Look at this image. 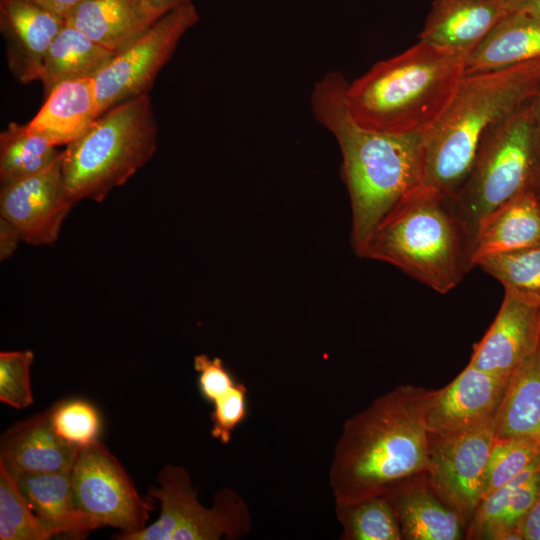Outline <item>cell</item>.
<instances>
[{
	"instance_id": "obj_1",
	"label": "cell",
	"mask_w": 540,
	"mask_h": 540,
	"mask_svg": "<svg viewBox=\"0 0 540 540\" xmlns=\"http://www.w3.org/2000/svg\"><path fill=\"white\" fill-rule=\"evenodd\" d=\"M348 83L339 71L328 72L314 85L311 106L340 147L352 210V244L362 257L376 227L423 182L425 135L387 134L360 125L346 104Z\"/></svg>"
},
{
	"instance_id": "obj_2",
	"label": "cell",
	"mask_w": 540,
	"mask_h": 540,
	"mask_svg": "<svg viewBox=\"0 0 540 540\" xmlns=\"http://www.w3.org/2000/svg\"><path fill=\"white\" fill-rule=\"evenodd\" d=\"M428 392L398 385L343 423L329 469L335 503L384 495L399 482L427 471Z\"/></svg>"
},
{
	"instance_id": "obj_3",
	"label": "cell",
	"mask_w": 540,
	"mask_h": 540,
	"mask_svg": "<svg viewBox=\"0 0 540 540\" xmlns=\"http://www.w3.org/2000/svg\"><path fill=\"white\" fill-rule=\"evenodd\" d=\"M465 66V57L419 40L348 83V110L356 122L374 131L426 135L454 99Z\"/></svg>"
},
{
	"instance_id": "obj_4",
	"label": "cell",
	"mask_w": 540,
	"mask_h": 540,
	"mask_svg": "<svg viewBox=\"0 0 540 540\" xmlns=\"http://www.w3.org/2000/svg\"><path fill=\"white\" fill-rule=\"evenodd\" d=\"M540 88V59L466 74L424 139L423 182L454 195L467 177L484 136L530 102Z\"/></svg>"
},
{
	"instance_id": "obj_5",
	"label": "cell",
	"mask_w": 540,
	"mask_h": 540,
	"mask_svg": "<svg viewBox=\"0 0 540 540\" xmlns=\"http://www.w3.org/2000/svg\"><path fill=\"white\" fill-rule=\"evenodd\" d=\"M362 257L390 263L440 294L454 289L471 270L453 196L424 183L381 221Z\"/></svg>"
},
{
	"instance_id": "obj_6",
	"label": "cell",
	"mask_w": 540,
	"mask_h": 540,
	"mask_svg": "<svg viewBox=\"0 0 540 540\" xmlns=\"http://www.w3.org/2000/svg\"><path fill=\"white\" fill-rule=\"evenodd\" d=\"M158 128L149 94L121 102L66 145L62 173L69 197L102 202L154 155Z\"/></svg>"
},
{
	"instance_id": "obj_7",
	"label": "cell",
	"mask_w": 540,
	"mask_h": 540,
	"mask_svg": "<svg viewBox=\"0 0 540 540\" xmlns=\"http://www.w3.org/2000/svg\"><path fill=\"white\" fill-rule=\"evenodd\" d=\"M527 191L540 196V126L530 102L484 136L467 177L453 195L469 257L482 218Z\"/></svg>"
},
{
	"instance_id": "obj_8",
	"label": "cell",
	"mask_w": 540,
	"mask_h": 540,
	"mask_svg": "<svg viewBox=\"0 0 540 540\" xmlns=\"http://www.w3.org/2000/svg\"><path fill=\"white\" fill-rule=\"evenodd\" d=\"M157 481L159 486H152L148 495L160 503L159 518L140 531L117 533L114 539L237 540L250 532L249 507L234 489H219L213 495V505L205 507L184 467L165 465L159 471Z\"/></svg>"
},
{
	"instance_id": "obj_9",
	"label": "cell",
	"mask_w": 540,
	"mask_h": 540,
	"mask_svg": "<svg viewBox=\"0 0 540 540\" xmlns=\"http://www.w3.org/2000/svg\"><path fill=\"white\" fill-rule=\"evenodd\" d=\"M71 485L76 510L97 528L111 526L130 534L147 526L154 499L137 492L119 460L98 439L79 448Z\"/></svg>"
},
{
	"instance_id": "obj_10",
	"label": "cell",
	"mask_w": 540,
	"mask_h": 540,
	"mask_svg": "<svg viewBox=\"0 0 540 540\" xmlns=\"http://www.w3.org/2000/svg\"><path fill=\"white\" fill-rule=\"evenodd\" d=\"M199 21L193 2L180 5L155 21L96 75L100 115L131 98L149 94L154 81L173 55L182 36Z\"/></svg>"
},
{
	"instance_id": "obj_11",
	"label": "cell",
	"mask_w": 540,
	"mask_h": 540,
	"mask_svg": "<svg viewBox=\"0 0 540 540\" xmlns=\"http://www.w3.org/2000/svg\"><path fill=\"white\" fill-rule=\"evenodd\" d=\"M494 439L492 423L448 434H428V480L466 527L482 501Z\"/></svg>"
},
{
	"instance_id": "obj_12",
	"label": "cell",
	"mask_w": 540,
	"mask_h": 540,
	"mask_svg": "<svg viewBox=\"0 0 540 540\" xmlns=\"http://www.w3.org/2000/svg\"><path fill=\"white\" fill-rule=\"evenodd\" d=\"M62 156L43 171L1 188L0 217L19 231L22 241L52 245L75 202L62 173Z\"/></svg>"
},
{
	"instance_id": "obj_13",
	"label": "cell",
	"mask_w": 540,
	"mask_h": 540,
	"mask_svg": "<svg viewBox=\"0 0 540 540\" xmlns=\"http://www.w3.org/2000/svg\"><path fill=\"white\" fill-rule=\"evenodd\" d=\"M508 380L471 364L440 390H429L424 407L428 434H448L493 423Z\"/></svg>"
},
{
	"instance_id": "obj_14",
	"label": "cell",
	"mask_w": 540,
	"mask_h": 540,
	"mask_svg": "<svg viewBox=\"0 0 540 540\" xmlns=\"http://www.w3.org/2000/svg\"><path fill=\"white\" fill-rule=\"evenodd\" d=\"M540 342V303L505 290L499 311L469 364L509 380Z\"/></svg>"
},
{
	"instance_id": "obj_15",
	"label": "cell",
	"mask_w": 540,
	"mask_h": 540,
	"mask_svg": "<svg viewBox=\"0 0 540 540\" xmlns=\"http://www.w3.org/2000/svg\"><path fill=\"white\" fill-rule=\"evenodd\" d=\"M65 25L64 18L33 0H0V32L16 81L40 79L45 55Z\"/></svg>"
},
{
	"instance_id": "obj_16",
	"label": "cell",
	"mask_w": 540,
	"mask_h": 540,
	"mask_svg": "<svg viewBox=\"0 0 540 540\" xmlns=\"http://www.w3.org/2000/svg\"><path fill=\"white\" fill-rule=\"evenodd\" d=\"M78 446L54 430L50 410L10 426L0 439V464L13 477L71 471Z\"/></svg>"
},
{
	"instance_id": "obj_17",
	"label": "cell",
	"mask_w": 540,
	"mask_h": 540,
	"mask_svg": "<svg viewBox=\"0 0 540 540\" xmlns=\"http://www.w3.org/2000/svg\"><path fill=\"white\" fill-rule=\"evenodd\" d=\"M508 13L506 0H433L418 38L466 58Z\"/></svg>"
},
{
	"instance_id": "obj_18",
	"label": "cell",
	"mask_w": 540,
	"mask_h": 540,
	"mask_svg": "<svg viewBox=\"0 0 540 540\" xmlns=\"http://www.w3.org/2000/svg\"><path fill=\"white\" fill-rule=\"evenodd\" d=\"M384 495L393 506L404 540L466 539L465 523L437 495L426 472L399 482Z\"/></svg>"
},
{
	"instance_id": "obj_19",
	"label": "cell",
	"mask_w": 540,
	"mask_h": 540,
	"mask_svg": "<svg viewBox=\"0 0 540 540\" xmlns=\"http://www.w3.org/2000/svg\"><path fill=\"white\" fill-rule=\"evenodd\" d=\"M540 247V196L521 193L480 221L470 249V267L481 259Z\"/></svg>"
},
{
	"instance_id": "obj_20",
	"label": "cell",
	"mask_w": 540,
	"mask_h": 540,
	"mask_svg": "<svg viewBox=\"0 0 540 540\" xmlns=\"http://www.w3.org/2000/svg\"><path fill=\"white\" fill-rule=\"evenodd\" d=\"M540 497V455L519 475L484 498L466 539L522 540L517 527Z\"/></svg>"
},
{
	"instance_id": "obj_21",
	"label": "cell",
	"mask_w": 540,
	"mask_h": 540,
	"mask_svg": "<svg viewBox=\"0 0 540 540\" xmlns=\"http://www.w3.org/2000/svg\"><path fill=\"white\" fill-rule=\"evenodd\" d=\"M99 116L95 79H74L57 85L26 127L58 147L80 138Z\"/></svg>"
},
{
	"instance_id": "obj_22",
	"label": "cell",
	"mask_w": 540,
	"mask_h": 540,
	"mask_svg": "<svg viewBox=\"0 0 540 540\" xmlns=\"http://www.w3.org/2000/svg\"><path fill=\"white\" fill-rule=\"evenodd\" d=\"M65 22L116 54L153 24L144 13L141 0H85Z\"/></svg>"
},
{
	"instance_id": "obj_23",
	"label": "cell",
	"mask_w": 540,
	"mask_h": 540,
	"mask_svg": "<svg viewBox=\"0 0 540 540\" xmlns=\"http://www.w3.org/2000/svg\"><path fill=\"white\" fill-rule=\"evenodd\" d=\"M495 439L540 445V342L511 374L492 423Z\"/></svg>"
},
{
	"instance_id": "obj_24",
	"label": "cell",
	"mask_w": 540,
	"mask_h": 540,
	"mask_svg": "<svg viewBox=\"0 0 540 540\" xmlns=\"http://www.w3.org/2000/svg\"><path fill=\"white\" fill-rule=\"evenodd\" d=\"M540 59V15L509 12L466 57V74Z\"/></svg>"
},
{
	"instance_id": "obj_25",
	"label": "cell",
	"mask_w": 540,
	"mask_h": 540,
	"mask_svg": "<svg viewBox=\"0 0 540 540\" xmlns=\"http://www.w3.org/2000/svg\"><path fill=\"white\" fill-rule=\"evenodd\" d=\"M14 478L30 509L53 536L83 539L97 529L74 506L71 471L26 474Z\"/></svg>"
},
{
	"instance_id": "obj_26",
	"label": "cell",
	"mask_w": 540,
	"mask_h": 540,
	"mask_svg": "<svg viewBox=\"0 0 540 540\" xmlns=\"http://www.w3.org/2000/svg\"><path fill=\"white\" fill-rule=\"evenodd\" d=\"M116 55L88 38L79 30L65 25L51 43L42 66L40 81L44 96L60 83L95 78Z\"/></svg>"
},
{
	"instance_id": "obj_27",
	"label": "cell",
	"mask_w": 540,
	"mask_h": 540,
	"mask_svg": "<svg viewBox=\"0 0 540 540\" xmlns=\"http://www.w3.org/2000/svg\"><path fill=\"white\" fill-rule=\"evenodd\" d=\"M62 151L31 134L26 125L9 123L0 133L1 188L43 171Z\"/></svg>"
},
{
	"instance_id": "obj_28",
	"label": "cell",
	"mask_w": 540,
	"mask_h": 540,
	"mask_svg": "<svg viewBox=\"0 0 540 540\" xmlns=\"http://www.w3.org/2000/svg\"><path fill=\"white\" fill-rule=\"evenodd\" d=\"M342 540H403L396 513L386 495L335 503Z\"/></svg>"
},
{
	"instance_id": "obj_29",
	"label": "cell",
	"mask_w": 540,
	"mask_h": 540,
	"mask_svg": "<svg viewBox=\"0 0 540 540\" xmlns=\"http://www.w3.org/2000/svg\"><path fill=\"white\" fill-rule=\"evenodd\" d=\"M504 290L540 303V247L488 256L476 264Z\"/></svg>"
},
{
	"instance_id": "obj_30",
	"label": "cell",
	"mask_w": 540,
	"mask_h": 540,
	"mask_svg": "<svg viewBox=\"0 0 540 540\" xmlns=\"http://www.w3.org/2000/svg\"><path fill=\"white\" fill-rule=\"evenodd\" d=\"M50 530L36 517L16 479L0 464V539L47 540Z\"/></svg>"
},
{
	"instance_id": "obj_31",
	"label": "cell",
	"mask_w": 540,
	"mask_h": 540,
	"mask_svg": "<svg viewBox=\"0 0 540 540\" xmlns=\"http://www.w3.org/2000/svg\"><path fill=\"white\" fill-rule=\"evenodd\" d=\"M539 455L540 445L529 439H494L485 469L482 500L519 475Z\"/></svg>"
},
{
	"instance_id": "obj_32",
	"label": "cell",
	"mask_w": 540,
	"mask_h": 540,
	"mask_svg": "<svg viewBox=\"0 0 540 540\" xmlns=\"http://www.w3.org/2000/svg\"><path fill=\"white\" fill-rule=\"evenodd\" d=\"M49 410L52 426L63 440L78 447L97 440L101 419L91 403L71 399L58 402Z\"/></svg>"
},
{
	"instance_id": "obj_33",
	"label": "cell",
	"mask_w": 540,
	"mask_h": 540,
	"mask_svg": "<svg viewBox=\"0 0 540 540\" xmlns=\"http://www.w3.org/2000/svg\"><path fill=\"white\" fill-rule=\"evenodd\" d=\"M34 360L31 350L0 353V401L18 410L33 403L30 368Z\"/></svg>"
},
{
	"instance_id": "obj_34",
	"label": "cell",
	"mask_w": 540,
	"mask_h": 540,
	"mask_svg": "<svg viewBox=\"0 0 540 540\" xmlns=\"http://www.w3.org/2000/svg\"><path fill=\"white\" fill-rule=\"evenodd\" d=\"M248 389L242 382L215 395L210 403L211 436L221 444L231 441L232 434L248 416Z\"/></svg>"
},
{
	"instance_id": "obj_35",
	"label": "cell",
	"mask_w": 540,
	"mask_h": 540,
	"mask_svg": "<svg viewBox=\"0 0 540 540\" xmlns=\"http://www.w3.org/2000/svg\"><path fill=\"white\" fill-rule=\"evenodd\" d=\"M22 241L17 228L9 221L0 218V259L1 261L11 257L19 242Z\"/></svg>"
},
{
	"instance_id": "obj_36",
	"label": "cell",
	"mask_w": 540,
	"mask_h": 540,
	"mask_svg": "<svg viewBox=\"0 0 540 540\" xmlns=\"http://www.w3.org/2000/svg\"><path fill=\"white\" fill-rule=\"evenodd\" d=\"M522 540H540V497L517 527Z\"/></svg>"
},
{
	"instance_id": "obj_37",
	"label": "cell",
	"mask_w": 540,
	"mask_h": 540,
	"mask_svg": "<svg viewBox=\"0 0 540 540\" xmlns=\"http://www.w3.org/2000/svg\"><path fill=\"white\" fill-rule=\"evenodd\" d=\"M141 2L146 17L154 23L172 9L192 0H141Z\"/></svg>"
},
{
	"instance_id": "obj_38",
	"label": "cell",
	"mask_w": 540,
	"mask_h": 540,
	"mask_svg": "<svg viewBox=\"0 0 540 540\" xmlns=\"http://www.w3.org/2000/svg\"><path fill=\"white\" fill-rule=\"evenodd\" d=\"M48 10L58 14L62 18L70 14V12L80 5L85 0H33Z\"/></svg>"
},
{
	"instance_id": "obj_39",
	"label": "cell",
	"mask_w": 540,
	"mask_h": 540,
	"mask_svg": "<svg viewBox=\"0 0 540 540\" xmlns=\"http://www.w3.org/2000/svg\"><path fill=\"white\" fill-rule=\"evenodd\" d=\"M509 12H526L540 15V0H506Z\"/></svg>"
},
{
	"instance_id": "obj_40",
	"label": "cell",
	"mask_w": 540,
	"mask_h": 540,
	"mask_svg": "<svg viewBox=\"0 0 540 540\" xmlns=\"http://www.w3.org/2000/svg\"><path fill=\"white\" fill-rule=\"evenodd\" d=\"M530 104L534 112L535 118L538 122V125L540 126V88L530 101Z\"/></svg>"
}]
</instances>
